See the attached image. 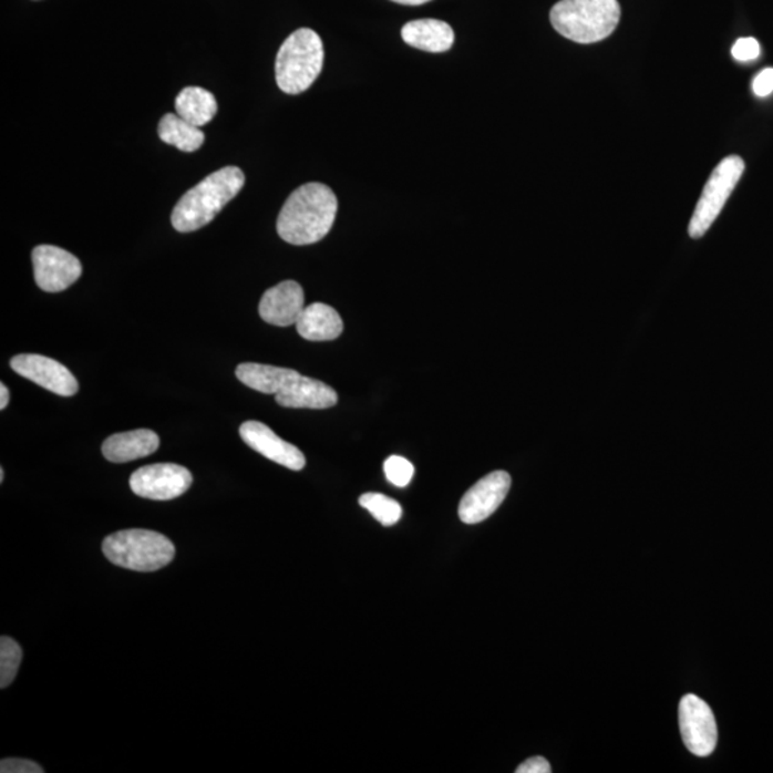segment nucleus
Segmentation results:
<instances>
[{"label": "nucleus", "instance_id": "nucleus-1", "mask_svg": "<svg viewBox=\"0 0 773 773\" xmlns=\"http://www.w3.org/2000/svg\"><path fill=\"white\" fill-rule=\"evenodd\" d=\"M339 200L330 187L310 183L288 197L278 215V235L292 246H310L321 241L336 221Z\"/></svg>", "mask_w": 773, "mask_h": 773}, {"label": "nucleus", "instance_id": "nucleus-2", "mask_svg": "<svg viewBox=\"0 0 773 773\" xmlns=\"http://www.w3.org/2000/svg\"><path fill=\"white\" fill-rule=\"evenodd\" d=\"M246 184L237 166H225L190 188L175 205L171 223L178 233L197 231L213 221Z\"/></svg>", "mask_w": 773, "mask_h": 773}, {"label": "nucleus", "instance_id": "nucleus-3", "mask_svg": "<svg viewBox=\"0 0 773 773\" xmlns=\"http://www.w3.org/2000/svg\"><path fill=\"white\" fill-rule=\"evenodd\" d=\"M553 28L576 43L609 38L620 21L618 0H560L550 12Z\"/></svg>", "mask_w": 773, "mask_h": 773}, {"label": "nucleus", "instance_id": "nucleus-4", "mask_svg": "<svg viewBox=\"0 0 773 773\" xmlns=\"http://www.w3.org/2000/svg\"><path fill=\"white\" fill-rule=\"evenodd\" d=\"M324 65V47L312 29L301 28L286 39L276 61L278 86L288 95H298L316 82Z\"/></svg>", "mask_w": 773, "mask_h": 773}, {"label": "nucleus", "instance_id": "nucleus-5", "mask_svg": "<svg viewBox=\"0 0 773 773\" xmlns=\"http://www.w3.org/2000/svg\"><path fill=\"white\" fill-rule=\"evenodd\" d=\"M102 552L112 565L134 571H155L168 566L175 557L174 543L153 530L131 528L107 536Z\"/></svg>", "mask_w": 773, "mask_h": 773}, {"label": "nucleus", "instance_id": "nucleus-6", "mask_svg": "<svg viewBox=\"0 0 773 773\" xmlns=\"http://www.w3.org/2000/svg\"><path fill=\"white\" fill-rule=\"evenodd\" d=\"M745 173V163L741 156H726L713 171L711 178L704 185L701 198L694 208L691 224H689V235L692 238H702L709 231L712 224L717 221L719 214L725 207L726 200L736 188L739 179Z\"/></svg>", "mask_w": 773, "mask_h": 773}, {"label": "nucleus", "instance_id": "nucleus-7", "mask_svg": "<svg viewBox=\"0 0 773 773\" xmlns=\"http://www.w3.org/2000/svg\"><path fill=\"white\" fill-rule=\"evenodd\" d=\"M193 484L188 468L173 463L151 464L136 470L130 478L131 491L150 501L166 502L183 496Z\"/></svg>", "mask_w": 773, "mask_h": 773}, {"label": "nucleus", "instance_id": "nucleus-8", "mask_svg": "<svg viewBox=\"0 0 773 773\" xmlns=\"http://www.w3.org/2000/svg\"><path fill=\"white\" fill-rule=\"evenodd\" d=\"M679 726L684 745L697 756H709L718 743L717 719L707 702L687 694L679 704Z\"/></svg>", "mask_w": 773, "mask_h": 773}, {"label": "nucleus", "instance_id": "nucleus-9", "mask_svg": "<svg viewBox=\"0 0 773 773\" xmlns=\"http://www.w3.org/2000/svg\"><path fill=\"white\" fill-rule=\"evenodd\" d=\"M32 264L38 287L47 292L65 291L82 276L80 259L55 246H38L33 249Z\"/></svg>", "mask_w": 773, "mask_h": 773}, {"label": "nucleus", "instance_id": "nucleus-10", "mask_svg": "<svg viewBox=\"0 0 773 773\" xmlns=\"http://www.w3.org/2000/svg\"><path fill=\"white\" fill-rule=\"evenodd\" d=\"M511 486V474L502 470L487 474L464 494L458 506L460 521L466 525L486 521L502 506Z\"/></svg>", "mask_w": 773, "mask_h": 773}, {"label": "nucleus", "instance_id": "nucleus-11", "mask_svg": "<svg viewBox=\"0 0 773 773\" xmlns=\"http://www.w3.org/2000/svg\"><path fill=\"white\" fill-rule=\"evenodd\" d=\"M14 373L24 377L62 398H72L80 390L75 375L56 360L39 354H19L11 360Z\"/></svg>", "mask_w": 773, "mask_h": 773}, {"label": "nucleus", "instance_id": "nucleus-12", "mask_svg": "<svg viewBox=\"0 0 773 773\" xmlns=\"http://www.w3.org/2000/svg\"><path fill=\"white\" fill-rule=\"evenodd\" d=\"M244 443L256 450L261 456L280 464L282 467L300 472L306 467L307 460L296 445L284 442L268 425L259 422H246L239 427Z\"/></svg>", "mask_w": 773, "mask_h": 773}, {"label": "nucleus", "instance_id": "nucleus-13", "mask_svg": "<svg viewBox=\"0 0 773 773\" xmlns=\"http://www.w3.org/2000/svg\"><path fill=\"white\" fill-rule=\"evenodd\" d=\"M305 290L296 281H282L264 292L258 311L262 320L277 327L296 326L305 311Z\"/></svg>", "mask_w": 773, "mask_h": 773}, {"label": "nucleus", "instance_id": "nucleus-14", "mask_svg": "<svg viewBox=\"0 0 773 773\" xmlns=\"http://www.w3.org/2000/svg\"><path fill=\"white\" fill-rule=\"evenodd\" d=\"M276 400L286 409L324 410L334 408L339 395L322 381L300 375L276 394Z\"/></svg>", "mask_w": 773, "mask_h": 773}, {"label": "nucleus", "instance_id": "nucleus-15", "mask_svg": "<svg viewBox=\"0 0 773 773\" xmlns=\"http://www.w3.org/2000/svg\"><path fill=\"white\" fill-rule=\"evenodd\" d=\"M158 449V434L153 430L140 429L107 437L102 444V454L112 463H128L132 460L148 457Z\"/></svg>", "mask_w": 773, "mask_h": 773}, {"label": "nucleus", "instance_id": "nucleus-16", "mask_svg": "<svg viewBox=\"0 0 773 773\" xmlns=\"http://www.w3.org/2000/svg\"><path fill=\"white\" fill-rule=\"evenodd\" d=\"M401 38L408 45L420 51L440 53L453 47L454 31L449 23L439 19H420L404 24Z\"/></svg>", "mask_w": 773, "mask_h": 773}, {"label": "nucleus", "instance_id": "nucleus-17", "mask_svg": "<svg viewBox=\"0 0 773 773\" xmlns=\"http://www.w3.org/2000/svg\"><path fill=\"white\" fill-rule=\"evenodd\" d=\"M296 327L298 334L307 341H332L339 339L344 330L339 312L322 302L306 307Z\"/></svg>", "mask_w": 773, "mask_h": 773}, {"label": "nucleus", "instance_id": "nucleus-18", "mask_svg": "<svg viewBox=\"0 0 773 773\" xmlns=\"http://www.w3.org/2000/svg\"><path fill=\"white\" fill-rule=\"evenodd\" d=\"M235 375L243 384L259 391V393L278 394L301 374L296 370L282 369V367L243 363L235 370Z\"/></svg>", "mask_w": 773, "mask_h": 773}, {"label": "nucleus", "instance_id": "nucleus-19", "mask_svg": "<svg viewBox=\"0 0 773 773\" xmlns=\"http://www.w3.org/2000/svg\"><path fill=\"white\" fill-rule=\"evenodd\" d=\"M176 114L195 126L207 125L217 115L218 105L212 92L199 86H188L175 101Z\"/></svg>", "mask_w": 773, "mask_h": 773}, {"label": "nucleus", "instance_id": "nucleus-20", "mask_svg": "<svg viewBox=\"0 0 773 773\" xmlns=\"http://www.w3.org/2000/svg\"><path fill=\"white\" fill-rule=\"evenodd\" d=\"M158 135L165 144L173 145L183 153H195L205 141L199 126L189 124L178 114H166L158 125Z\"/></svg>", "mask_w": 773, "mask_h": 773}, {"label": "nucleus", "instance_id": "nucleus-21", "mask_svg": "<svg viewBox=\"0 0 773 773\" xmlns=\"http://www.w3.org/2000/svg\"><path fill=\"white\" fill-rule=\"evenodd\" d=\"M360 506L371 513V516L385 527L394 526L403 516L399 502L380 493H365L360 497Z\"/></svg>", "mask_w": 773, "mask_h": 773}, {"label": "nucleus", "instance_id": "nucleus-22", "mask_svg": "<svg viewBox=\"0 0 773 773\" xmlns=\"http://www.w3.org/2000/svg\"><path fill=\"white\" fill-rule=\"evenodd\" d=\"M22 662V648L13 639H0V688L7 689L17 678Z\"/></svg>", "mask_w": 773, "mask_h": 773}, {"label": "nucleus", "instance_id": "nucleus-23", "mask_svg": "<svg viewBox=\"0 0 773 773\" xmlns=\"http://www.w3.org/2000/svg\"><path fill=\"white\" fill-rule=\"evenodd\" d=\"M384 473L386 481L393 483L394 486L405 487L409 486L414 476V466L408 458L391 456L385 460Z\"/></svg>", "mask_w": 773, "mask_h": 773}, {"label": "nucleus", "instance_id": "nucleus-24", "mask_svg": "<svg viewBox=\"0 0 773 773\" xmlns=\"http://www.w3.org/2000/svg\"><path fill=\"white\" fill-rule=\"evenodd\" d=\"M761 47L755 38L738 39L732 48V56L739 62H751L760 58Z\"/></svg>", "mask_w": 773, "mask_h": 773}, {"label": "nucleus", "instance_id": "nucleus-25", "mask_svg": "<svg viewBox=\"0 0 773 773\" xmlns=\"http://www.w3.org/2000/svg\"><path fill=\"white\" fill-rule=\"evenodd\" d=\"M0 772L2 773H43V767L38 763L28 760H18V757H9L0 762Z\"/></svg>", "mask_w": 773, "mask_h": 773}, {"label": "nucleus", "instance_id": "nucleus-26", "mask_svg": "<svg viewBox=\"0 0 773 773\" xmlns=\"http://www.w3.org/2000/svg\"><path fill=\"white\" fill-rule=\"evenodd\" d=\"M753 94L760 97L770 96L773 92V68L757 73L752 82Z\"/></svg>", "mask_w": 773, "mask_h": 773}, {"label": "nucleus", "instance_id": "nucleus-27", "mask_svg": "<svg viewBox=\"0 0 773 773\" xmlns=\"http://www.w3.org/2000/svg\"><path fill=\"white\" fill-rule=\"evenodd\" d=\"M550 763L543 756L530 757L517 767L516 773H550Z\"/></svg>", "mask_w": 773, "mask_h": 773}, {"label": "nucleus", "instance_id": "nucleus-28", "mask_svg": "<svg viewBox=\"0 0 773 773\" xmlns=\"http://www.w3.org/2000/svg\"><path fill=\"white\" fill-rule=\"evenodd\" d=\"M0 393H2V399H0V410H4L8 408L9 399H11V394H9L8 386L4 385L3 383L0 384Z\"/></svg>", "mask_w": 773, "mask_h": 773}, {"label": "nucleus", "instance_id": "nucleus-29", "mask_svg": "<svg viewBox=\"0 0 773 773\" xmlns=\"http://www.w3.org/2000/svg\"><path fill=\"white\" fill-rule=\"evenodd\" d=\"M393 2L400 4H409V7H419V4L432 2V0H393Z\"/></svg>", "mask_w": 773, "mask_h": 773}, {"label": "nucleus", "instance_id": "nucleus-30", "mask_svg": "<svg viewBox=\"0 0 773 773\" xmlns=\"http://www.w3.org/2000/svg\"><path fill=\"white\" fill-rule=\"evenodd\" d=\"M4 481V470L0 468V483H3Z\"/></svg>", "mask_w": 773, "mask_h": 773}]
</instances>
